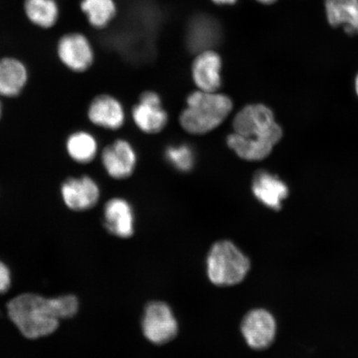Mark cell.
I'll return each instance as SVG.
<instances>
[{"instance_id": "obj_1", "label": "cell", "mask_w": 358, "mask_h": 358, "mask_svg": "<svg viewBox=\"0 0 358 358\" xmlns=\"http://www.w3.org/2000/svg\"><path fill=\"white\" fill-rule=\"evenodd\" d=\"M8 315L25 338L37 339L55 332L59 326L53 298L26 293L11 299L7 306Z\"/></svg>"}, {"instance_id": "obj_2", "label": "cell", "mask_w": 358, "mask_h": 358, "mask_svg": "<svg viewBox=\"0 0 358 358\" xmlns=\"http://www.w3.org/2000/svg\"><path fill=\"white\" fill-rule=\"evenodd\" d=\"M186 104L179 116V123L186 132L194 136L214 131L225 122L234 109V102L229 96L200 90L187 96Z\"/></svg>"}, {"instance_id": "obj_3", "label": "cell", "mask_w": 358, "mask_h": 358, "mask_svg": "<svg viewBox=\"0 0 358 358\" xmlns=\"http://www.w3.org/2000/svg\"><path fill=\"white\" fill-rule=\"evenodd\" d=\"M252 267L250 258L230 241L213 245L207 257V274L217 286H234L243 282Z\"/></svg>"}, {"instance_id": "obj_4", "label": "cell", "mask_w": 358, "mask_h": 358, "mask_svg": "<svg viewBox=\"0 0 358 358\" xmlns=\"http://www.w3.org/2000/svg\"><path fill=\"white\" fill-rule=\"evenodd\" d=\"M234 133L248 140L268 142L276 145L283 137V129L276 122L271 108L263 104L243 107L235 115Z\"/></svg>"}, {"instance_id": "obj_5", "label": "cell", "mask_w": 358, "mask_h": 358, "mask_svg": "<svg viewBox=\"0 0 358 358\" xmlns=\"http://www.w3.org/2000/svg\"><path fill=\"white\" fill-rule=\"evenodd\" d=\"M56 55L62 66L75 73H86L95 62L91 39L83 32L62 35L57 43Z\"/></svg>"}, {"instance_id": "obj_6", "label": "cell", "mask_w": 358, "mask_h": 358, "mask_svg": "<svg viewBox=\"0 0 358 358\" xmlns=\"http://www.w3.org/2000/svg\"><path fill=\"white\" fill-rule=\"evenodd\" d=\"M241 332L246 344L253 350H266L275 341L278 334V322L274 315L266 308H253L241 321Z\"/></svg>"}, {"instance_id": "obj_7", "label": "cell", "mask_w": 358, "mask_h": 358, "mask_svg": "<svg viewBox=\"0 0 358 358\" xmlns=\"http://www.w3.org/2000/svg\"><path fill=\"white\" fill-rule=\"evenodd\" d=\"M142 331L147 340L162 345L176 337L178 324L172 308L162 301L147 304L142 317Z\"/></svg>"}, {"instance_id": "obj_8", "label": "cell", "mask_w": 358, "mask_h": 358, "mask_svg": "<svg viewBox=\"0 0 358 358\" xmlns=\"http://www.w3.org/2000/svg\"><path fill=\"white\" fill-rule=\"evenodd\" d=\"M134 124L145 134H158L166 127L167 111L163 108L162 100L158 93L146 91L141 94L138 103L133 107Z\"/></svg>"}, {"instance_id": "obj_9", "label": "cell", "mask_w": 358, "mask_h": 358, "mask_svg": "<svg viewBox=\"0 0 358 358\" xmlns=\"http://www.w3.org/2000/svg\"><path fill=\"white\" fill-rule=\"evenodd\" d=\"M61 196L66 208L71 211L84 212L95 207L100 199L101 190L91 177H71L62 182Z\"/></svg>"}, {"instance_id": "obj_10", "label": "cell", "mask_w": 358, "mask_h": 358, "mask_svg": "<svg viewBox=\"0 0 358 358\" xmlns=\"http://www.w3.org/2000/svg\"><path fill=\"white\" fill-rule=\"evenodd\" d=\"M222 59L213 49L198 52L192 65V80L200 91L217 92L221 88Z\"/></svg>"}, {"instance_id": "obj_11", "label": "cell", "mask_w": 358, "mask_h": 358, "mask_svg": "<svg viewBox=\"0 0 358 358\" xmlns=\"http://www.w3.org/2000/svg\"><path fill=\"white\" fill-rule=\"evenodd\" d=\"M101 162L112 178L122 180L132 176L136 167L137 157L127 141L117 140L103 150Z\"/></svg>"}, {"instance_id": "obj_12", "label": "cell", "mask_w": 358, "mask_h": 358, "mask_svg": "<svg viewBox=\"0 0 358 358\" xmlns=\"http://www.w3.org/2000/svg\"><path fill=\"white\" fill-rule=\"evenodd\" d=\"M252 190L259 203L275 211H280L283 207V201L289 194L287 185L275 174L266 170H259L255 173Z\"/></svg>"}, {"instance_id": "obj_13", "label": "cell", "mask_w": 358, "mask_h": 358, "mask_svg": "<svg viewBox=\"0 0 358 358\" xmlns=\"http://www.w3.org/2000/svg\"><path fill=\"white\" fill-rule=\"evenodd\" d=\"M87 116L93 124L110 131L122 128L125 120L122 103L106 94L94 98L89 105Z\"/></svg>"}, {"instance_id": "obj_14", "label": "cell", "mask_w": 358, "mask_h": 358, "mask_svg": "<svg viewBox=\"0 0 358 358\" xmlns=\"http://www.w3.org/2000/svg\"><path fill=\"white\" fill-rule=\"evenodd\" d=\"M104 226L110 234L129 238L134 232V215L131 205L124 199H111L105 205Z\"/></svg>"}, {"instance_id": "obj_15", "label": "cell", "mask_w": 358, "mask_h": 358, "mask_svg": "<svg viewBox=\"0 0 358 358\" xmlns=\"http://www.w3.org/2000/svg\"><path fill=\"white\" fill-rule=\"evenodd\" d=\"M29 78L28 66L19 57H0V96H19L27 86Z\"/></svg>"}, {"instance_id": "obj_16", "label": "cell", "mask_w": 358, "mask_h": 358, "mask_svg": "<svg viewBox=\"0 0 358 358\" xmlns=\"http://www.w3.org/2000/svg\"><path fill=\"white\" fill-rule=\"evenodd\" d=\"M22 8L26 19L40 29L55 28L60 19L59 0H24Z\"/></svg>"}, {"instance_id": "obj_17", "label": "cell", "mask_w": 358, "mask_h": 358, "mask_svg": "<svg viewBox=\"0 0 358 358\" xmlns=\"http://www.w3.org/2000/svg\"><path fill=\"white\" fill-rule=\"evenodd\" d=\"M325 12L331 26L358 34V0H325Z\"/></svg>"}, {"instance_id": "obj_18", "label": "cell", "mask_w": 358, "mask_h": 358, "mask_svg": "<svg viewBox=\"0 0 358 358\" xmlns=\"http://www.w3.org/2000/svg\"><path fill=\"white\" fill-rule=\"evenodd\" d=\"M80 10L90 28L98 31L108 28L117 15L115 0H80Z\"/></svg>"}, {"instance_id": "obj_19", "label": "cell", "mask_w": 358, "mask_h": 358, "mask_svg": "<svg viewBox=\"0 0 358 358\" xmlns=\"http://www.w3.org/2000/svg\"><path fill=\"white\" fill-rule=\"evenodd\" d=\"M227 144L239 158L250 162L266 159L275 147L268 142L248 140L234 132L227 136Z\"/></svg>"}, {"instance_id": "obj_20", "label": "cell", "mask_w": 358, "mask_h": 358, "mask_svg": "<svg viewBox=\"0 0 358 358\" xmlns=\"http://www.w3.org/2000/svg\"><path fill=\"white\" fill-rule=\"evenodd\" d=\"M66 150L67 155L75 162L88 164L95 159L98 154V143L92 134L76 131L67 138Z\"/></svg>"}, {"instance_id": "obj_21", "label": "cell", "mask_w": 358, "mask_h": 358, "mask_svg": "<svg viewBox=\"0 0 358 358\" xmlns=\"http://www.w3.org/2000/svg\"><path fill=\"white\" fill-rule=\"evenodd\" d=\"M165 159L179 172H190L195 166L194 151L191 146L186 144L169 146L165 150Z\"/></svg>"}, {"instance_id": "obj_22", "label": "cell", "mask_w": 358, "mask_h": 358, "mask_svg": "<svg viewBox=\"0 0 358 358\" xmlns=\"http://www.w3.org/2000/svg\"><path fill=\"white\" fill-rule=\"evenodd\" d=\"M11 272L10 268L0 261V294L7 292L11 286Z\"/></svg>"}, {"instance_id": "obj_23", "label": "cell", "mask_w": 358, "mask_h": 358, "mask_svg": "<svg viewBox=\"0 0 358 358\" xmlns=\"http://www.w3.org/2000/svg\"><path fill=\"white\" fill-rule=\"evenodd\" d=\"M217 6H234L238 0H211Z\"/></svg>"}, {"instance_id": "obj_24", "label": "cell", "mask_w": 358, "mask_h": 358, "mask_svg": "<svg viewBox=\"0 0 358 358\" xmlns=\"http://www.w3.org/2000/svg\"><path fill=\"white\" fill-rule=\"evenodd\" d=\"M257 1L263 4H271L275 3L276 0H257Z\"/></svg>"}, {"instance_id": "obj_25", "label": "cell", "mask_w": 358, "mask_h": 358, "mask_svg": "<svg viewBox=\"0 0 358 358\" xmlns=\"http://www.w3.org/2000/svg\"><path fill=\"white\" fill-rule=\"evenodd\" d=\"M355 90H356L357 95L358 96V73H357V77L355 78Z\"/></svg>"}, {"instance_id": "obj_26", "label": "cell", "mask_w": 358, "mask_h": 358, "mask_svg": "<svg viewBox=\"0 0 358 358\" xmlns=\"http://www.w3.org/2000/svg\"><path fill=\"white\" fill-rule=\"evenodd\" d=\"M2 112H3L2 104H1V101H0V119H1Z\"/></svg>"}]
</instances>
